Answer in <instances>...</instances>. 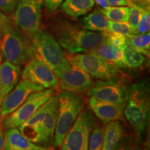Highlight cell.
Masks as SVG:
<instances>
[{"instance_id": "6da1fadb", "label": "cell", "mask_w": 150, "mask_h": 150, "mask_svg": "<svg viewBox=\"0 0 150 150\" xmlns=\"http://www.w3.org/2000/svg\"><path fill=\"white\" fill-rule=\"evenodd\" d=\"M56 40L70 54L93 52L106 42V32H95L69 22H62L54 29Z\"/></svg>"}, {"instance_id": "7a4b0ae2", "label": "cell", "mask_w": 150, "mask_h": 150, "mask_svg": "<svg viewBox=\"0 0 150 150\" xmlns=\"http://www.w3.org/2000/svg\"><path fill=\"white\" fill-rule=\"evenodd\" d=\"M58 95L59 108L53 139L54 148L61 147L67 133L84 107V99L79 94L62 91Z\"/></svg>"}, {"instance_id": "3957f363", "label": "cell", "mask_w": 150, "mask_h": 150, "mask_svg": "<svg viewBox=\"0 0 150 150\" xmlns=\"http://www.w3.org/2000/svg\"><path fill=\"white\" fill-rule=\"evenodd\" d=\"M149 114V91L146 84H135L129 91L124 115L140 136L147 127Z\"/></svg>"}, {"instance_id": "277c9868", "label": "cell", "mask_w": 150, "mask_h": 150, "mask_svg": "<svg viewBox=\"0 0 150 150\" xmlns=\"http://www.w3.org/2000/svg\"><path fill=\"white\" fill-rule=\"evenodd\" d=\"M33 56L42 61L56 73L67 59L56 38L47 31L39 29L31 38Z\"/></svg>"}, {"instance_id": "5b68a950", "label": "cell", "mask_w": 150, "mask_h": 150, "mask_svg": "<svg viewBox=\"0 0 150 150\" xmlns=\"http://www.w3.org/2000/svg\"><path fill=\"white\" fill-rule=\"evenodd\" d=\"M0 52L6 61L19 66L27 63L33 56L31 45L11 25L0 37Z\"/></svg>"}, {"instance_id": "8992f818", "label": "cell", "mask_w": 150, "mask_h": 150, "mask_svg": "<svg viewBox=\"0 0 150 150\" xmlns=\"http://www.w3.org/2000/svg\"><path fill=\"white\" fill-rule=\"evenodd\" d=\"M96 120L87 109L81 110L62 142L61 150H88L90 136Z\"/></svg>"}, {"instance_id": "52a82bcc", "label": "cell", "mask_w": 150, "mask_h": 150, "mask_svg": "<svg viewBox=\"0 0 150 150\" xmlns=\"http://www.w3.org/2000/svg\"><path fill=\"white\" fill-rule=\"evenodd\" d=\"M65 57L70 64L79 67L92 77L108 80L115 79L119 73V67L108 63L93 52L70 54Z\"/></svg>"}, {"instance_id": "ba28073f", "label": "cell", "mask_w": 150, "mask_h": 150, "mask_svg": "<svg viewBox=\"0 0 150 150\" xmlns=\"http://www.w3.org/2000/svg\"><path fill=\"white\" fill-rule=\"evenodd\" d=\"M54 74L61 91L83 94L88 91L94 84L91 75L79 67L70 64L68 61Z\"/></svg>"}, {"instance_id": "9c48e42d", "label": "cell", "mask_w": 150, "mask_h": 150, "mask_svg": "<svg viewBox=\"0 0 150 150\" xmlns=\"http://www.w3.org/2000/svg\"><path fill=\"white\" fill-rule=\"evenodd\" d=\"M42 4L34 0H19L14 11L15 24L31 39L40 29Z\"/></svg>"}, {"instance_id": "30bf717a", "label": "cell", "mask_w": 150, "mask_h": 150, "mask_svg": "<svg viewBox=\"0 0 150 150\" xmlns=\"http://www.w3.org/2000/svg\"><path fill=\"white\" fill-rule=\"evenodd\" d=\"M55 94L52 89H47L31 94L18 108L5 117L4 125L6 129L18 128L26 122L38 108Z\"/></svg>"}, {"instance_id": "8fae6325", "label": "cell", "mask_w": 150, "mask_h": 150, "mask_svg": "<svg viewBox=\"0 0 150 150\" xmlns=\"http://www.w3.org/2000/svg\"><path fill=\"white\" fill-rule=\"evenodd\" d=\"M129 91L115 79L98 81L88 91V95L97 100L115 104H126Z\"/></svg>"}, {"instance_id": "7c38bea8", "label": "cell", "mask_w": 150, "mask_h": 150, "mask_svg": "<svg viewBox=\"0 0 150 150\" xmlns=\"http://www.w3.org/2000/svg\"><path fill=\"white\" fill-rule=\"evenodd\" d=\"M21 78L42 86L45 89H59L58 79L53 70L35 56L27 63L21 72Z\"/></svg>"}, {"instance_id": "4fadbf2b", "label": "cell", "mask_w": 150, "mask_h": 150, "mask_svg": "<svg viewBox=\"0 0 150 150\" xmlns=\"http://www.w3.org/2000/svg\"><path fill=\"white\" fill-rule=\"evenodd\" d=\"M45 90L42 86L22 79L3 99L0 105V117L1 119L10 115L25 102L29 96L35 92Z\"/></svg>"}, {"instance_id": "5bb4252c", "label": "cell", "mask_w": 150, "mask_h": 150, "mask_svg": "<svg viewBox=\"0 0 150 150\" xmlns=\"http://www.w3.org/2000/svg\"><path fill=\"white\" fill-rule=\"evenodd\" d=\"M90 108L104 125L112 121H125L124 109L126 104H115L97 100L89 97Z\"/></svg>"}, {"instance_id": "9a60e30c", "label": "cell", "mask_w": 150, "mask_h": 150, "mask_svg": "<svg viewBox=\"0 0 150 150\" xmlns=\"http://www.w3.org/2000/svg\"><path fill=\"white\" fill-rule=\"evenodd\" d=\"M47 105L45 113L40 125L43 147L50 145L53 142L59 108V95L54 94L47 101Z\"/></svg>"}, {"instance_id": "2e32d148", "label": "cell", "mask_w": 150, "mask_h": 150, "mask_svg": "<svg viewBox=\"0 0 150 150\" xmlns=\"http://www.w3.org/2000/svg\"><path fill=\"white\" fill-rule=\"evenodd\" d=\"M21 70L19 65L5 60L0 64V100L1 103L14 88L20 80Z\"/></svg>"}, {"instance_id": "e0dca14e", "label": "cell", "mask_w": 150, "mask_h": 150, "mask_svg": "<svg viewBox=\"0 0 150 150\" xmlns=\"http://www.w3.org/2000/svg\"><path fill=\"white\" fill-rule=\"evenodd\" d=\"M4 150H47V149L30 141L16 127H11L6 131Z\"/></svg>"}, {"instance_id": "ac0fdd59", "label": "cell", "mask_w": 150, "mask_h": 150, "mask_svg": "<svg viewBox=\"0 0 150 150\" xmlns=\"http://www.w3.org/2000/svg\"><path fill=\"white\" fill-rule=\"evenodd\" d=\"M125 136V129L120 121H112L104 127L102 150H114L115 147Z\"/></svg>"}, {"instance_id": "d6986e66", "label": "cell", "mask_w": 150, "mask_h": 150, "mask_svg": "<svg viewBox=\"0 0 150 150\" xmlns=\"http://www.w3.org/2000/svg\"><path fill=\"white\" fill-rule=\"evenodd\" d=\"M93 52L109 64L117 67H124L123 52L122 49L120 47H117L107 42H104Z\"/></svg>"}, {"instance_id": "ffe728a7", "label": "cell", "mask_w": 150, "mask_h": 150, "mask_svg": "<svg viewBox=\"0 0 150 150\" xmlns=\"http://www.w3.org/2000/svg\"><path fill=\"white\" fill-rule=\"evenodd\" d=\"M94 5L93 0H65L61 8L67 15L76 19L90 12Z\"/></svg>"}, {"instance_id": "44dd1931", "label": "cell", "mask_w": 150, "mask_h": 150, "mask_svg": "<svg viewBox=\"0 0 150 150\" xmlns=\"http://www.w3.org/2000/svg\"><path fill=\"white\" fill-rule=\"evenodd\" d=\"M83 29L95 32H108L109 20L99 11H94L81 19Z\"/></svg>"}, {"instance_id": "7402d4cb", "label": "cell", "mask_w": 150, "mask_h": 150, "mask_svg": "<svg viewBox=\"0 0 150 150\" xmlns=\"http://www.w3.org/2000/svg\"><path fill=\"white\" fill-rule=\"evenodd\" d=\"M124 67L129 68H138L145 61V56L134 50L126 43L122 48Z\"/></svg>"}, {"instance_id": "603a6c76", "label": "cell", "mask_w": 150, "mask_h": 150, "mask_svg": "<svg viewBox=\"0 0 150 150\" xmlns=\"http://www.w3.org/2000/svg\"><path fill=\"white\" fill-rule=\"evenodd\" d=\"M127 42L139 53L145 56H149L150 50V33L134 34L127 37Z\"/></svg>"}, {"instance_id": "cb8c5ba5", "label": "cell", "mask_w": 150, "mask_h": 150, "mask_svg": "<svg viewBox=\"0 0 150 150\" xmlns=\"http://www.w3.org/2000/svg\"><path fill=\"white\" fill-rule=\"evenodd\" d=\"M99 11L110 21L128 22L129 7L127 6H108L107 8H99Z\"/></svg>"}, {"instance_id": "d4e9b609", "label": "cell", "mask_w": 150, "mask_h": 150, "mask_svg": "<svg viewBox=\"0 0 150 150\" xmlns=\"http://www.w3.org/2000/svg\"><path fill=\"white\" fill-rule=\"evenodd\" d=\"M104 127L95 126L90 136L88 150H102Z\"/></svg>"}, {"instance_id": "484cf974", "label": "cell", "mask_w": 150, "mask_h": 150, "mask_svg": "<svg viewBox=\"0 0 150 150\" xmlns=\"http://www.w3.org/2000/svg\"><path fill=\"white\" fill-rule=\"evenodd\" d=\"M108 31L120 33L126 37L133 34V31L128 22H113L109 20Z\"/></svg>"}, {"instance_id": "4316f807", "label": "cell", "mask_w": 150, "mask_h": 150, "mask_svg": "<svg viewBox=\"0 0 150 150\" xmlns=\"http://www.w3.org/2000/svg\"><path fill=\"white\" fill-rule=\"evenodd\" d=\"M129 2H130V4L129 7L128 22L133 31V34H134V31L141 16L142 9L145 8H142L139 6L131 3V1Z\"/></svg>"}, {"instance_id": "83f0119b", "label": "cell", "mask_w": 150, "mask_h": 150, "mask_svg": "<svg viewBox=\"0 0 150 150\" xmlns=\"http://www.w3.org/2000/svg\"><path fill=\"white\" fill-rule=\"evenodd\" d=\"M150 29V12L149 8L142 9L141 16L134 31V34L148 33Z\"/></svg>"}, {"instance_id": "f1b7e54d", "label": "cell", "mask_w": 150, "mask_h": 150, "mask_svg": "<svg viewBox=\"0 0 150 150\" xmlns=\"http://www.w3.org/2000/svg\"><path fill=\"white\" fill-rule=\"evenodd\" d=\"M106 42L117 47L122 48L127 43V37L120 33L106 32Z\"/></svg>"}, {"instance_id": "f546056e", "label": "cell", "mask_w": 150, "mask_h": 150, "mask_svg": "<svg viewBox=\"0 0 150 150\" xmlns=\"http://www.w3.org/2000/svg\"><path fill=\"white\" fill-rule=\"evenodd\" d=\"M19 0H0V11L6 14H11L16 9Z\"/></svg>"}, {"instance_id": "4dcf8cb0", "label": "cell", "mask_w": 150, "mask_h": 150, "mask_svg": "<svg viewBox=\"0 0 150 150\" xmlns=\"http://www.w3.org/2000/svg\"><path fill=\"white\" fill-rule=\"evenodd\" d=\"M114 150H138L137 146L134 142L131 141L130 140L125 139V136L122 138Z\"/></svg>"}, {"instance_id": "1f68e13d", "label": "cell", "mask_w": 150, "mask_h": 150, "mask_svg": "<svg viewBox=\"0 0 150 150\" xmlns=\"http://www.w3.org/2000/svg\"><path fill=\"white\" fill-rule=\"evenodd\" d=\"M11 25V22L8 17L0 11V37L2 35L4 30Z\"/></svg>"}, {"instance_id": "d6a6232c", "label": "cell", "mask_w": 150, "mask_h": 150, "mask_svg": "<svg viewBox=\"0 0 150 150\" xmlns=\"http://www.w3.org/2000/svg\"><path fill=\"white\" fill-rule=\"evenodd\" d=\"M44 1L47 8L50 11H55L61 5L63 0H44Z\"/></svg>"}, {"instance_id": "836d02e7", "label": "cell", "mask_w": 150, "mask_h": 150, "mask_svg": "<svg viewBox=\"0 0 150 150\" xmlns=\"http://www.w3.org/2000/svg\"><path fill=\"white\" fill-rule=\"evenodd\" d=\"M106 2L109 6H122L130 4L129 0H106Z\"/></svg>"}, {"instance_id": "e575fe53", "label": "cell", "mask_w": 150, "mask_h": 150, "mask_svg": "<svg viewBox=\"0 0 150 150\" xmlns=\"http://www.w3.org/2000/svg\"><path fill=\"white\" fill-rule=\"evenodd\" d=\"M131 3L136 4L137 6L142 7V8H149L150 0H129Z\"/></svg>"}, {"instance_id": "d590c367", "label": "cell", "mask_w": 150, "mask_h": 150, "mask_svg": "<svg viewBox=\"0 0 150 150\" xmlns=\"http://www.w3.org/2000/svg\"><path fill=\"white\" fill-rule=\"evenodd\" d=\"M5 141V134L4 133L3 127L0 123V150H4Z\"/></svg>"}, {"instance_id": "8d00e7d4", "label": "cell", "mask_w": 150, "mask_h": 150, "mask_svg": "<svg viewBox=\"0 0 150 150\" xmlns=\"http://www.w3.org/2000/svg\"><path fill=\"white\" fill-rule=\"evenodd\" d=\"M93 1L102 8H107L109 6V5L106 2V0H93Z\"/></svg>"}, {"instance_id": "74e56055", "label": "cell", "mask_w": 150, "mask_h": 150, "mask_svg": "<svg viewBox=\"0 0 150 150\" xmlns=\"http://www.w3.org/2000/svg\"><path fill=\"white\" fill-rule=\"evenodd\" d=\"M2 59H3V56H2V54H1V52H0V64H1V61H2Z\"/></svg>"}, {"instance_id": "f35d334b", "label": "cell", "mask_w": 150, "mask_h": 150, "mask_svg": "<svg viewBox=\"0 0 150 150\" xmlns=\"http://www.w3.org/2000/svg\"><path fill=\"white\" fill-rule=\"evenodd\" d=\"M34 1H39V2H42V0H34Z\"/></svg>"}, {"instance_id": "ab89813d", "label": "cell", "mask_w": 150, "mask_h": 150, "mask_svg": "<svg viewBox=\"0 0 150 150\" xmlns=\"http://www.w3.org/2000/svg\"><path fill=\"white\" fill-rule=\"evenodd\" d=\"M1 118L0 117V123H1Z\"/></svg>"}, {"instance_id": "60d3db41", "label": "cell", "mask_w": 150, "mask_h": 150, "mask_svg": "<svg viewBox=\"0 0 150 150\" xmlns=\"http://www.w3.org/2000/svg\"><path fill=\"white\" fill-rule=\"evenodd\" d=\"M0 105H1V100H0Z\"/></svg>"}, {"instance_id": "b9f144b4", "label": "cell", "mask_w": 150, "mask_h": 150, "mask_svg": "<svg viewBox=\"0 0 150 150\" xmlns=\"http://www.w3.org/2000/svg\"><path fill=\"white\" fill-rule=\"evenodd\" d=\"M50 150H53V149H50Z\"/></svg>"}]
</instances>
